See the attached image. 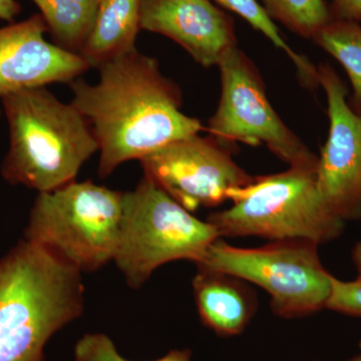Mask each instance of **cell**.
Masks as SVG:
<instances>
[{
	"label": "cell",
	"mask_w": 361,
	"mask_h": 361,
	"mask_svg": "<svg viewBox=\"0 0 361 361\" xmlns=\"http://www.w3.org/2000/svg\"><path fill=\"white\" fill-rule=\"evenodd\" d=\"M99 80L70 82L71 104L89 123L99 144V176L106 179L126 161L141 160L177 140L205 130L183 113V97L156 59L137 49L106 61Z\"/></svg>",
	"instance_id": "obj_1"
},
{
	"label": "cell",
	"mask_w": 361,
	"mask_h": 361,
	"mask_svg": "<svg viewBox=\"0 0 361 361\" xmlns=\"http://www.w3.org/2000/svg\"><path fill=\"white\" fill-rule=\"evenodd\" d=\"M84 307L82 273L21 240L0 258V361H42L49 338Z\"/></svg>",
	"instance_id": "obj_2"
},
{
	"label": "cell",
	"mask_w": 361,
	"mask_h": 361,
	"mask_svg": "<svg viewBox=\"0 0 361 361\" xmlns=\"http://www.w3.org/2000/svg\"><path fill=\"white\" fill-rule=\"evenodd\" d=\"M11 146L2 177L39 193L75 180L85 161L99 152L89 123L71 104L63 103L45 87L1 97Z\"/></svg>",
	"instance_id": "obj_3"
},
{
	"label": "cell",
	"mask_w": 361,
	"mask_h": 361,
	"mask_svg": "<svg viewBox=\"0 0 361 361\" xmlns=\"http://www.w3.org/2000/svg\"><path fill=\"white\" fill-rule=\"evenodd\" d=\"M316 171L289 167L254 177L250 184L230 192L231 207L211 213L206 221L220 238L301 239L318 245L334 241L343 233L345 222L323 202Z\"/></svg>",
	"instance_id": "obj_4"
},
{
	"label": "cell",
	"mask_w": 361,
	"mask_h": 361,
	"mask_svg": "<svg viewBox=\"0 0 361 361\" xmlns=\"http://www.w3.org/2000/svg\"><path fill=\"white\" fill-rule=\"evenodd\" d=\"M220 238L149 178L123 192L122 218L114 262L130 288L140 289L161 266L178 260L200 262Z\"/></svg>",
	"instance_id": "obj_5"
},
{
	"label": "cell",
	"mask_w": 361,
	"mask_h": 361,
	"mask_svg": "<svg viewBox=\"0 0 361 361\" xmlns=\"http://www.w3.org/2000/svg\"><path fill=\"white\" fill-rule=\"evenodd\" d=\"M122 201L123 192L92 180L39 193L23 239L82 274L94 272L115 257Z\"/></svg>",
	"instance_id": "obj_6"
},
{
	"label": "cell",
	"mask_w": 361,
	"mask_h": 361,
	"mask_svg": "<svg viewBox=\"0 0 361 361\" xmlns=\"http://www.w3.org/2000/svg\"><path fill=\"white\" fill-rule=\"evenodd\" d=\"M318 246L308 240L287 239L243 248L218 238L196 266L260 287L269 295L275 315L294 319L326 308L334 275L323 266Z\"/></svg>",
	"instance_id": "obj_7"
},
{
	"label": "cell",
	"mask_w": 361,
	"mask_h": 361,
	"mask_svg": "<svg viewBox=\"0 0 361 361\" xmlns=\"http://www.w3.org/2000/svg\"><path fill=\"white\" fill-rule=\"evenodd\" d=\"M218 66L222 92L217 111L205 128L209 135L232 148L237 142L265 146L289 167L317 169L319 157L277 115L251 59L235 47Z\"/></svg>",
	"instance_id": "obj_8"
},
{
	"label": "cell",
	"mask_w": 361,
	"mask_h": 361,
	"mask_svg": "<svg viewBox=\"0 0 361 361\" xmlns=\"http://www.w3.org/2000/svg\"><path fill=\"white\" fill-rule=\"evenodd\" d=\"M232 153V147L210 135L197 134L161 147L140 163L145 177L193 213L200 207L220 206L230 192L253 180Z\"/></svg>",
	"instance_id": "obj_9"
},
{
	"label": "cell",
	"mask_w": 361,
	"mask_h": 361,
	"mask_svg": "<svg viewBox=\"0 0 361 361\" xmlns=\"http://www.w3.org/2000/svg\"><path fill=\"white\" fill-rule=\"evenodd\" d=\"M327 99L329 132L316 171L318 191L337 218L361 219V116L349 106L348 90L329 65L317 66Z\"/></svg>",
	"instance_id": "obj_10"
},
{
	"label": "cell",
	"mask_w": 361,
	"mask_h": 361,
	"mask_svg": "<svg viewBox=\"0 0 361 361\" xmlns=\"http://www.w3.org/2000/svg\"><path fill=\"white\" fill-rule=\"evenodd\" d=\"M42 14L0 28V99L26 89L77 80L90 66L80 54L44 39Z\"/></svg>",
	"instance_id": "obj_11"
},
{
	"label": "cell",
	"mask_w": 361,
	"mask_h": 361,
	"mask_svg": "<svg viewBox=\"0 0 361 361\" xmlns=\"http://www.w3.org/2000/svg\"><path fill=\"white\" fill-rule=\"evenodd\" d=\"M141 30L174 40L205 68L237 47L234 20L211 0H142Z\"/></svg>",
	"instance_id": "obj_12"
},
{
	"label": "cell",
	"mask_w": 361,
	"mask_h": 361,
	"mask_svg": "<svg viewBox=\"0 0 361 361\" xmlns=\"http://www.w3.org/2000/svg\"><path fill=\"white\" fill-rule=\"evenodd\" d=\"M197 269L192 285L202 323L225 338L243 334L257 312L255 291L228 273Z\"/></svg>",
	"instance_id": "obj_13"
},
{
	"label": "cell",
	"mask_w": 361,
	"mask_h": 361,
	"mask_svg": "<svg viewBox=\"0 0 361 361\" xmlns=\"http://www.w3.org/2000/svg\"><path fill=\"white\" fill-rule=\"evenodd\" d=\"M142 0H101L80 54L90 68H99L111 61L137 49L141 30Z\"/></svg>",
	"instance_id": "obj_14"
},
{
	"label": "cell",
	"mask_w": 361,
	"mask_h": 361,
	"mask_svg": "<svg viewBox=\"0 0 361 361\" xmlns=\"http://www.w3.org/2000/svg\"><path fill=\"white\" fill-rule=\"evenodd\" d=\"M54 44L80 54L92 30L101 0H32Z\"/></svg>",
	"instance_id": "obj_15"
},
{
	"label": "cell",
	"mask_w": 361,
	"mask_h": 361,
	"mask_svg": "<svg viewBox=\"0 0 361 361\" xmlns=\"http://www.w3.org/2000/svg\"><path fill=\"white\" fill-rule=\"evenodd\" d=\"M312 40L343 66L353 87L349 106L361 116L360 23L334 18L315 33Z\"/></svg>",
	"instance_id": "obj_16"
},
{
	"label": "cell",
	"mask_w": 361,
	"mask_h": 361,
	"mask_svg": "<svg viewBox=\"0 0 361 361\" xmlns=\"http://www.w3.org/2000/svg\"><path fill=\"white\" fill-rule=\"evenodd\" d=\"M228 11L238 14L254 28L265 35L275 47L282 49L293 61L301 82L307 87H317L318 71L305 56L296 54L280 35L274 21L266 13L258 0H211Z\"/></svg>",
	"instance_id": "obj_17"
},
{
	"label": "cell",
	"mask_w": 361,
	"mask_h": 361,
	"mask_svg": "<svg viewBox=\"0 0 361 361\" xmlns=\"http://www.w3.org/2000/svg\"><path fill=\"white\" fill-rule=\"evenodd\" d=\"M273 21H278L292 32L312 39L315 33L332 18L330 6L324 0H258Z\"/></svg>",
	"instance_id": "obj_18"
},
{
	"label": "cell",
	"mask_w": 361,
	"mask_h": 361,
	"mask_svg": "<svg viewBox=\"0 0 361 361\" xmlns=\"http://www.w3.org/2000/svg\"><path fill=\"white\" fill-rule=\"evenodd\" d=\"M189 349L170 351L155 361H191ZM75 361H129L116 350L115 343L103 334H85L78 341L75 348Z\"/></svg>",
	"instance_id": "obj_19"
},
{
	"label": "cell",
	"mask_w": 361,
	"mask_h": 361,
	"mask_svg": "<svg viewBox=\"0 0 361 361\" xmlns=\"http://www.w3.org/2000/svg\"><path fill=\"white\" fill-rule=\"evenodd\" d=\"M325 310L361 317V279L344 281L332 276L331 290Z\"/></svg>",
	"instance_id": "obj_20"
},
{
	"label": "cell",
	"mask_w": 361,
	"mask_h": 361,
	"mask_svg": "<svg viewBox=\"0 0 361 361\" xmlns=\"http://www.w3.org/2000/svg\"><path fill=\"white\" fill-rule=\"evenodd\" d=\"M330 11L334 20L361 21V0H332Z\"/></svg>",
	"instance_id": "obj_21"
},
{
	"label": "cell",
	"mask_w": 361,
	"mask_h": 361,
	"mask_svg": "<svg viewBox=\"0 0 361 361\" xmlns=\"http://www.w3.org/2000/svg\"><path fill=\"white\" fill-rule=\"evenodd\" d=\"M20 4L16 0H0V18L11 23L20 14Z\"/></svg>",
	"instance_id": "obj_22"
},
{
	"label": "cell",
	"mask_w": 361,
	"mask_h": 361,
	"mask_svg": "<svg viewBox=\"0 0 361 361\" xmlns=\"http://www.w3.org/2000/svg\"><path fill=\"white\" fill-rule=\"evenodd\" d=\"M351 259H353V265H355L356 273H357V278L361 279V240L353 247Z\"/></svg>",
	"instance_id": "obj_23"
},
{
	"label": "cell",
	"mask_w": 361,
	"mask_h": 361,
	"mask_svg": "<svg viewBox=\"0 0 361 361\" xmlns=\"http://www.w3.org/2000/svg\"><path fill=\"white\" fill-rule=\"evenodd\" d=\"M345 361H361V355L355 356V357L350 358Z\"/></svg>",
	"instance_id": "obj_24"
},
{
	"label": "cell",
	"mask_w": 361,
	"mask_h": 361,
	"mask_svg": "<svg viewBox=\"0 0 361 361\" xmlns=\"http://www.w3.org/2000/svg\"><path fill=\"white\" fill-rule=\"evenodd\" d=\"M0 115H1V108H0Z\"/></svg>",
	"instance_id": "obj_25"
}]
</instances>
